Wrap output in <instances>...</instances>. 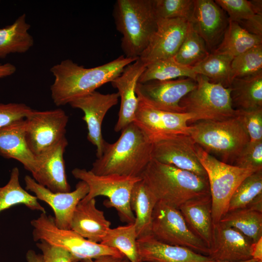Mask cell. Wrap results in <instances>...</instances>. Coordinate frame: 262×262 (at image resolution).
I'll return each instance as SVG.
<instances>
[{
  "label": "cell",
  "mask_w": 262,
  "mask_h": 262,
  "mask_svg": "<svg viewBox=\"0 0 262 262\" xmlns=\"http://www.w3.org/2000/svg\"><path fill=\"white\" fill-rule=\"evenodd\" d=\"M138 59L121 55L107 63L91 68L79 66L70 59L62 61L50 68L54 77L50 86L53 102L57 106L64 105L96 91L113 81L128 65Z\"/></svg>",
  "instance_id": "6da1fadb"
},
{
  "label": "cell",
  "mask_w": 262,
  "mask_h": 262,
  "mask_svg": "<svg viewBox=\"0 0 262 262\" xmlns=\"http://www.w3.org/2000/svg\"><path fill=\"white\" fill-rule=\"evenodd\" d=\"M121 131L115 143L105 142L102 155L90 170L94 174L141 177L152 159V143L134 122Z\"/></svg>",
  "instance_id": "7a4b0ae2"
},
{
  "label": "cell",
  "mask_w": 262,
  "mask_h": 262,
  "mask_svg": "<svg viewBox=\"0 0 262 262\" xmlns=\"http://www.w3.org/2000/svg\"><path fill=\"white\" fill-rule=\"evenodd\" d=\"M141 178L157 201L178 209L188 200L210 195L208 177L153 159Z\"/></svg>",
  "instance_id": "3957f363"
},
{
  "label": "cell",
  "mask_w": 262,
  "mask_h": 262,
  "mask_svg": "<svg viewBox=\"0 0 262 262\" xmlns=\"http://www.w3.org/2000/svg\"><path fill=\"white\" fill-rule=\"evenodd\" d=\"M113 15L124 56L139 58L157 27L153 0H117Z\"/></svg>",
  "instance_id": "277c9868"
},
{
  "label": "cell",
  "mask_w": 262,
  "mask_h": 262,
  "mask_svg": "<svg viewBox=\"0 0 262 262\" xmlns=\"http://www.w3.org/2000/svg\"><path fill=\"white\" fill-rule=\"evenodd\" d=\"M189 126L190 135L196 145L231 165L250 140L238 115L222 120L199 121Z\"/></svg>",
  "instance_id": "5b68a950"
},
{
  "label": "cell",
  "mask_w": 262,
  "mask_h": 262,
  "mask_svg": "<svg viewBox=\"0 0 262 262\" xmlns=\"http://www.w3.org/2000/svg\"><path fill=\"white\" fill-rule=\"evenodd\" d=\"M196 87L180 100L183 113L191 114V124L201 120H222L236 116L230 88L211 82L207 77L197 75Z\"/></svg>",
  "instance_id": "8992f818"
},
{
  "label": "cell",
  "mask_w": 262,
  "mask_h": 262,
  "mask_svg": "<svg viewBox=\"0 0 262 262\" xmlns=\"http://www.w3.org/2000/svg\"><path fill=\"white\" fill-rule=\"evenodd\" d=\"M31 224L34 241L44 240L66 249L72 255L73 262H82L105 255L124 257L117 249L91 242L71 229L58 228L54 217L46 213H41L38 218L31 221Z\"/></svg>",
  "instance_id": "52a82bcc"
},
{
  "label": "cell",
  "mask_w": 262,
  "mask_h": 262,
  "mask_svg": "<svg viewBox=\"0 0 262 262\" xmlns=\"http://www.w3.org/2000/svg\"><path fill=\"white\" fill-rule=\"evenodd\" d=\"M196 153L208 179L212 218L215 225L227 213L229 200L237 187L245 178L257 171L221 162L197 145Z\"/></svg>",
  "instance_id": "ba28073f"
},
{
  "label": "cell",
  "mask_w": 262,
  "mask_h": 262,
  "mask_svg": "<svg viewBox=\"0 0 262 262\" xmlns=\"http://www.w3.org/2000/svg\"><path fill=\"white\" fill-rule=\"evenodd\" d=\"M71 172L76 179L88 186L89 192L82 200L87 201L99 196H106L109 200L105 205L115 208L122 222L134 223L135 216L131 208L130 197L134 184L141 180V177L98 175L90 170L79 168L73 169Z\"/></svg>",
  "instance_id": "9c48e42d"
},
{
  "label": "cell",
  "mask_w": 262,
  "mask_h": 262,
  "mask_svg": "<svg viewBox=\"0 0 262 262\" xmlns=\"http://www.w3.org/2000/svg\"><path fill=\"white\" fill-rule=\"evenodd\" d=\"M151 233L162 243L209 255V247L190 229L179 209L163 202L158 201L154 207Z\"/></svg>",
  "instance_id": "30bf717a"
},
{
  "label": "cell",
  "mask_w": 262,
  "mask_h": 262,
  "mask_svg": "<svg viewBox=\"0 0 262 262\" xmlns=\"http://www.w3.org/2000/svg\"><path fill=\"white\" fill-rule=\"evenodd\" d=\"M24 119L25 139L35 156L51 148L66 137L68 116L62 109H32Z\"/></svg>",
  "instance_id": "8fae6325"
},
{
  "label": "cell",
  "mask_w": 262,
  "mask_h": 262,
  "mask_svg": "<svg viewBox=\"0 0 262 262\" xmlns=\"http://www.w3.org/2000/svg\"><path fill=\"white\" fill-rule=\"evenodd\" d=\"M193 118L191 114L160 110L139 100L133 122L152 143L169 135H190Z\"/></svg>",
  "instance_id": "7c38bea8"
},
{
  "label": "cell",
  "mask_w": 262,
  "mask_h": 262,
  "mask_svg": "<svg viewBox=\"0 0 262 262\" xmlns=\"http://www.w3.org/2000/svg\"><path fill=\"white\" fill-rule=\"evenodd\" d=\"M196 86L193 79L180 78L138 82L135 92L139 100L154 108L169 112L183 113L180 102Z\"/></svg>",
  "instance_id": "4fadbf2b"
},
{
  "label": "cell",
  "mask_w": 262,
  "mask_h": 262,
  "mask_svg": "<svg viewBox=\"0 0 262 262\" xmlns=\"http://www.w3.org/2000/svg\"><path fill=\"white\" fill-rule=\"evenodd\" d=\"M152 159L164 164L207 177L196 153V144L190 135L178 134L152 143Z\"/></svg>",
  "instance_id": "5bb4252c"
},
{
  "label": "cell",
  "mask_w": 262,
  "mask_h": 262,
  "mask_svg": "<svg viewBox=\"0 0 262 262\" xmlns=\"http://www.w3.org/2000/svg\"><path fill=\"white\" fill-rule=\"evenodd\" d=\"M26 189L34 194L37 199L47 203L53 210L54 222L61 229H70L71 220L75 208L89 192V187L80 180L72 192L54 193L38 183L29 175L24 177Z\"/></svg>",
  "instance_id": "9a60e30c"
},
{
  "label": "cell",
  "mask_w": 262,
  "mask_h": 262,
  "mask_svg": "<svg viewBox=\"0 0 262 262\" xmlns=\"http://www.w3.org/2000/svg\"><path fill=\"white\" fill-rule=\"evenodd\" d=\"M188 24L184 18H158L157 29L139 58L147 66L174 57L185 37Z\"/></svg>",
  "instance_id": "2e32d148"
},
{
  "label": "cell",
  "mask_w": 262,
  "mask_h": 262,
  "mask_svg": "<svg viewBox=\"0 0 262 262\" xmlns=\"http://www.w3.org/2000/svg\"><path fill=\"white\" fill-rule=\"evenodd\" d=\"M119 98L118 93L103 94L95 91L69 103L83 112L82 119L87 125V138L95 146L97 158L102 155L106 142L101 132L103 120L108 111L117 104Z\"/></svg>",
  "instance_id": "e0dca14e"
},
{
  "label": "cell",
  "mask_w": 262,
  "mask_h": 262,
  "mask_svg": "<svg viewBox=\"0 0 262 262\" xmlns=\"http://www.w3.org/2000/svg\"><path fill=\"white\" fill-rule=\"evenodd\" d=\"M189 22L212 52L222 39L229 18L214 1L194 0L193 14Z\"/></svg>",
  "instance_id": "ac0fdd59"
},
{
  "label": "cell",
  "mask_w": 262,
  "mask_h": 262,
  "mask_svg": "<svg viewBox=\"0 0 262 262\" xmlns=\"http://www.w3.org/2000/svg\"><path fill=\"white\" fill-rule=\"evenodd\" d=\"M253 242L236 229L218 222L214 225L208 256L215 262H241L252 259Z\"/></svg>",
  "instance_id": "d6986e66"
},
{
  "label": "cell",
  "mask_w": 262,
  "mask_h": 262,
  "mask_svg": "<svg viewBox=\"0 0 262 262\" xmlns=\"http://www.w3.org/2000/svg\"><path fill=\"white\" fill-rule=\"evenodd\" d=\"M146 67V65L138 58L128 65L122 73L111 82L117 89L121 100L118 120L114 129L116 132L121 131L134 120L139 103L136 87Z\"/></svg>",
  "instance_id": "ffe728a7"
},
{
  "label": "cell",
  "mask_w": 262,
  "mask_h": 262,
  "mask_svg": "<svg viewBox=\"0 0 262 262\" xmlns=\"http://www.w3.org/2000/svg\"><path fill=\"white\" fill-rule=\"evenodd\" d=\"M67 145L65 137L54 147L36 156L38 168L32 174L33 178L38 183L54 193L70 192L64 159Z\"/></svg>",
  "instance_id": "44dd1931"
},
{
  "label": "cell",
  "mask_w": 262,
  "mask_h": 262,
  "mask_svg": "<svg viewBox=\"0 0 262 262\" xmlns=\"http://www.w3.org/2000/svg\"><path fill=\"white\" fill-rule=\"evenodd\" d=\"M137 246L142 262H215L208 256L162 243L151 235L137 239Z\"/></svg>",
  "instance_id": "7402d4cb"
},
{
  "label": "cell",
  "mask_w": 262,
  "mask_h": 262,
  "mask_svg": "<svg viewBox=\"0 0 262 262\" xmlns=\"http://www.w3.org/2000/svg\"><path fill=\"white\" fill-rule=\"evenodd\" d=\"M111 223L104 212L97 209L95 198L81 200L74 212L71 229L88 240L100 243L110 229Z\"/></svg>",
  "instance_id": "603a6c76"
},
{
  "label": "cell",
  "mask_w": 262,
  "mask_h": 262,
  "mask_svg": "<svg viewBox=\"0 0 262 262\" xmlns=\"http://www.w3.org/2000/svg\"><path fill=\"white\" fill-rule=\"evenodd\" d=\"M24 119L0 130V155L18 161L33 174L37 170L38 163L25 139Z\"/></svg>",
  "instance_id": "cb8c5ba5"
},
{
  "label": "cell",
  "mask_w": 262,
  "mask_h": 262,
  "mask_svg": "<svg viewBox=\"0 0 262 262\" xmlns=\"http://www.w3.org/2000/svg\"><path fill=\"white\" fill-rule=\"evenodd\" d=\"M190 229L209 247L213 241L214 224L210 195L191 199L179 208Z\"/></svg>",
  "instance_id": "d4e9b609"
},
{
  "label": "cell",
  "mask_w": 262,
  "mask_h": 262,
  "mask_svg": "<svg viewBox=\"0 0 262 262\" xmlns=\"http://www.w3.org/2000/svg\"><path fill=\"white\" fill-rule=\"evenodd\" d=\"M157 201L142 178L134 184L131 195L130 206L135 213L134 225L137 239L151 235L152 214Z\"/></svg>",
  "instance_id": "484cf974"
},
{
  "label": "cell",
  "mask_w": 262,
  "mask_h": 262,
  "mask_svg": "<svg viewBox=\"0 0 262 262\" xmlns=\"http://www.w3.org/2000/svg\"><path fill=\"white\" fill-rule=\"evenodd\" d=\"M229 88L235 109L246 111L262 108V72L234 78Z\"/></svg>",
  "instance_id": "4316f807"
},
{
  "label": "cell",
  "mask_w": 262,
  "mask_h": 262,
  "mask_svg": "<svg viewBox=\"0 0 262 262\" xmlns=\"http://www.w3.org/2000/svg\"><path fill=\"white\" fill-rule=\"evenodd\" d=\"M30 27L23 14L13 24L0 29V58L11 53H25L33 46V38L29 33Z\"/></svg>",
  "instance_id": "83f0119b"
},
{
  "label": "cell",
  "mask_w": 262,
  "mask_h": 262,
  "mask_svg": "<svg viewBox=\"0 0 262 262\" xmlns=\"http://www.w3.org/2000/svg\"><path fill=\"white\" fill-rule=\"evenodd\" d=\"M261 44L262 37L249 33L237 22L229 19V24L222 39L213 52L227 54L233 58Z\"/></svg>",
  "instance_id": "f1b7e54d"
},
{
  "label": "cell",
  "mask_w": 262,
  "mask_h": 262,
  "mask_svg": "<svg viewBox=\"0 0 262 262\" xmlns=\"http://www.w3.org/2000/svg\"><path fill=\"white\" fill-rule=\"evenodd\" d=\"M19 177V169L15 167L11 171L8 183L0 187V213L18 204H23L31 210L46 213L36 196L30 194L21 187Z\"/></svg>",
  "instance_id": "f546056e"
},
{
  "label": "cell",
  "mask_w": 262,
  "mask_h": 262,
  "mask_svg": "<svg viewBox=\"0 0 262 262\" xmlns=\"http://www.w3.org/2000/svg\"><path fill=\"white\" fill-rule=\"evenodd\" d=\"M100 243L117 249L130 262H142L134 223L110 228Z\"/></svg>",
  "instance_id": "4dcf8cb0"
},
{
  "label": "cell",
  "mask_w": 262,
  "mask_h": 262,
  "mask_svg": "<svg viewBox=\"0 0 262 262\" xmlns=\"http://www.w3.org/2000/svg\"><path fill=\"white\" fill-rule=\"evenodd\" d=\"M219 222L234 228L253 243L262 237V212L249 208L228 212Z\"/></svg>",
  "instance_id": "1f68e13d"
},
{
  "label": "cell",
  "mask_w": 262,
  "mask_h": 262,
  "mask_svg": "<svg viewBox=\"0 0 262 262\" xmlns=\"http://www.w3.org/2000/svg\"><path fill=\"white\" fill-rule=\"evenodd\" d=\"M232 59L228 55L212 52L192 68L196 75L205 76L213 82L229 87Z\"/></svg>",
  "instance_id": "d6a6232c"
},
{
  "label": "cell",
  "mask_w": 262,
  "mask_h": 262,
  "mask_svg": "<svg viewBox=\"0 0 262 262\" xmlns=\"http://www.w3.org/2000/svg\"><path fill=\"white\" fill-rule=\"evenodd\" d=\"M197 75L192 67L183 66L178 63L174 57L154 62L146 66L141 75L138 82L151 81H167L189 78L196 81Z\"/></svg>",
  "instance_id": "836d02e7"
},
{
  "label": "cell",
  "mask_w": 262,
  "mask_h": 262,
  "mask_svg": "<svg viewBox=\"0 0 262 262\" xmlns=\"http://www.w3.org/2000/svg\"><path fill=\"white\" fill-rule=\"evenodd\" d=\"M210 53L202 37L189 22L185 37L175 56L179 64L192 67L199 63Z\"/></svg>",
  "instance_id": "e575fe53"
},
{
  "label": "cell",
  "mask_w": 262,
  "mask_h": 262,
  "mask_svg": "<svg viewBox=\"0 0 262 262\" xmlns=\"http://www.w3.org/2000/svg\"><path fill=\"white\" fill-rule=\"evenodd\" d=\"M261 196L262 169L250 174L239 184L231 197L228 212L247 208Z\"/></svg>",
  "instance_id": "d590c367"
},
{
  "label": "cell",
  "mask_w": 262,
  "mask_h": 262,
  "mask_svg": "<svg viewBox=\"0 0 262 262\" xmlns=\"http://www.w3.org/2000/svg\"><path fill=\"white\" fill-rule=\"evenodd\" d=\"M231 79L262 72V44L234 57L230 65Z\"/></svg>",
  "instance_id": "8d00e7d4"
},
{
  "label": "cell",
  "mask_w": 262,
  "mask_h": 262,
  "mask_svg": "<svg viewBox=\"0 0 262 262\" xmlns=\"http://www.w3.org/2000/svg\"><path fill=\"white\" fill-rule=\"evenodd\" d=\"M158 18H180L190 21L194 7V0H153Z\"/></svg>",
  "instance_id": "74e56055"
},
{
  "label": "cell",
  "mask_w": 262,
  "mask_h": 262,
  "mask_svg": "<svg viewBox=\"0 0 262 262\" xmlns=\"http://www.w3.org/2000/svg\"><path fill=\"white\" fill-rule=\"evenodd\" d=\"M233 165L258 171L262 169V140L250 141L243 149Z\"/></svg>",
  "instance_id": "f35d334b"
},
{
  "label": "cell",
  "mask_w": 262,
  "mask_h": 262,
  "mask_svg": "<svg viewBox=\"0 0 262 262\" xmlns=\"http://www.w3.org/2000/svg\"><path fill=\"white\" fill-rule=\"evenodd\" d=\"M229 15V19L238 23L250 20L258 14L250 1L246 0H216L214 1Z\"/></svg>",
  "instance_id": "ab89813d"
},
{
  "label": "cell",
  "mask_w": 262,
  "mask_h": 262,
  "mask_svg": "<svg viewBox=\"0 0 262 262\" xmlns=\"http://www.w3.org/2000/svg\"><path fill=\"white\" fill-rule=\"evenodd\" d=\"M238 115L249 135V141L262 140V108L238 110Z\"/></svg>",
  "instance_id": "60d3db41"
},
{
  "label": "cell",
  "mask_w": 262,
  "mask_h": 262,
  "mask_svg": "<svg viewBox=\"0 0 262 262\" xmlns=\"http://www.w3.org/2000/svg\"><path fill=\"white\" fill-rule=\"evenodd\" d=\"M31 109L22 103H0V130L24 119Z\"/></svg>",
  "instance_id": "b9f144b4"
},
{
  "label": "cell",
  "mask_w": 262,
  "mask_h": 262,
  "mask_svg": "<svg viewBox=\"0 0 262 262\" xmlns=\"http://www.w3.org/2000/svg\"><path fill=\"white\" fill-rule=\"evenodd\" d=\"M39 241L36 246L42 252L44 262H73L72 255L66 249L44 240Z\"/></svg>",
  "instance_id": "7bdbcfd3"
},
{
  "label": "cell",
  "mask_w": 262,
  "mask_h": 262,
  "mask_svg": "<svg viewBox=\"0 0 262 262\" xmlns=\"http://www.w3.org/2000/svg\"><path fill=\"white\" fill-rule=\"evenodd\" d=\"M238 24L249 33L262 37V14H258L253 18Z\"/></svg>",
  "instance_id": "ee69618b"
},
{
  "label": "cell",
  "mask_w": 262,
  "mask_h": 262,
  "mask_svg": "<svg viewBox=\"0 0 262 262\" xmlns=\"http://www.w3.org/2000/svg\"><path fill=\"white\" fill-rule=\"evenodd\" d=\"M16 69L15 66L11 63L0 64V79L13 75Z\"/></svg>",
  "instance_id": "f6af8a7d"
},
{
  "label": "cell",
  "mask_w": 262,
  "mask_h": 262,
  "mask_svg": "<svg viewBox=\"0 0 262 262\" xmlns=\"http://www.w3.org/2000/svg\"><path fill=\"white\" fill-rule=\"evenodd\" d=\"M252 257L257 261H262V237L253 243Z\"/></svg>",
  "instance_id": "bcb514c9"
},
{
  "label": "cell",
  "mask_w": 262,
  "mask_h": 262,
  "mask_svg": "<svg viewBox=\"0 0 262 262\" xmlns=\"http://www.w3.org/2000/svg\"><path fill=\"white\" fill-rule=\"evenodd\" d=\"M123 258L112 255H105L82 262H119Z\"/></svg>",
  "instance_id": "7dc6e473"
},
{
  "label": "cell",
  "mask_w": 262,
  "mask_h": 262,
  "mask_svg": "<svg viewBox=\"0 0 262 262\" xmlns=\"http://www.w3.org/2000/svg\"><path fill=\"white\" fill-rule=\"evenodd\" d=\"M27 262H44L42 254H37L33 250H29L26 255Z\"/></svg>",
  "instance_id": "c3c4849f"
},
{
  "label": "cell",
  "mask_w": 262,
  "mask_h": 262,
  "mask_svg": "<svg viewBox=\"0 0 262 262\" xmlns=\"http://www.w3.org/2000/svg\"><path fill=\"white\" fill-rule=\"evenodd\" d=\"M258 262L255 259H252L248 261H244V262Z\"/></svg>",
  "instance_id": "681fc988"
},
{
  "label": "cell",
  "mask_w": 262,
  "mask_h": 262,
  "mask_svg": "<svg viewBox=\"0 0 262 262\" xmlns=\"http://www.w3.org/2000/svg\"><path fill=\"white\" fill-rule=\"evenodd\" d=\"M119 262H130L126 257H124Z\"/></svg>",
  "instance_id": "f907efd6"
},
{
  "label": "cell",
  "mask_w": 262,
  "mask_h": 262,
  "mask_svg": "<svg viewBox=\"0 0 262 262\" xmlns=\"http://www.w3.org/2000/svg\"><path fill=\"white\" fill-rule=\"evenodd\" d=\"M257 262H262V261H258Z\"/></svg>",
  "instance_id": "816d5d0a"
}]
</instances>
